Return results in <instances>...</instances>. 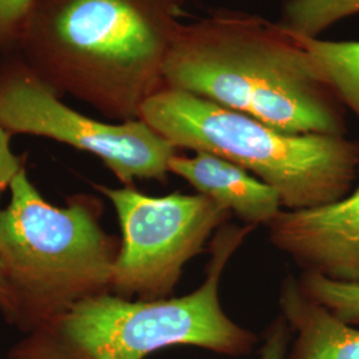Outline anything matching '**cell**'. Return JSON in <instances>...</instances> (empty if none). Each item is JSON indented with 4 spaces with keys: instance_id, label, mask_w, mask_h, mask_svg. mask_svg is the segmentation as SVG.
Wrapping results in <instances>:
<instances>
[{
    "instance_id": "obj_14",
    "label": "cell",
    "mask_w": 359,
    "mask_h": 359,
    "mask_svg": "<svg viewBox=\"0 0 359 359\" xmlns=\"http://www.w3.org/2000/svg\"><path fill=\"white\" fill-rule=\"evenodd\" d=\"M35 0H0V52H13L19 31Z\"/></svg>"
},
{
    "instance_id": "obj_10",
    "label": "cell",
    "mask_w": 359,
    "mask_h": 359,
    "mask_svg": "<svg viewBox=\"0 0 359 359\" xmlns=\"http://www.w3.org/2000/svg\"><path fill=\"white\" fill-rule=\"evenodd\" d=\"M280 309L293 330L286 359H359V329L309 298L293 276L283 283Z\"/></svg>"
},
{
    "instance_id": "obj_16",
    "label": "cell",
    "mask_w": 359,
    "mask_h": 359,
    "mask_svg": "<svg viewBox=\"0 0 359 359\" xmlns=\"http://www.w3.org/2000/svg\"><path fill=\"white\" fill-rule=\"evenodd\" d=\"M11 139L13 135L0 124V197L11 188L15 177L26 168L25 156L13 152Z\"/></svg>"
},
{
    "instance_id": "obj_17",
    "label": "cell",
    "mask_w": 359,
    "mask_h": 359,
    "mask_svg": "<svg viewBox=\"0 0 359 359\" xmlns=\"http://www.w3.org/2000/svg\"><path fill=\"white\" fill-rule=\"evenodd\" d=\"M8 306H10V292H8V286H7L6 278H4L3 271L0 268V313L4 314Z\"/></svg>"
},
{
    "instance_id": "obj_2",
    "label": "cell",
    "mask_w": 359,
    "mask_h": 359,
    "mask_svg": "<svg viewBox=\"0 0 359 359\" xmlns=\"http://www.w3.org/2000/svg\"><path fill=\"white\" fill-rule=\"evenodd\" d=\"M164 84L293 135H346L345 105L280 23L217 10L181 23Z\"/></svg>"
},
{
    "instance_id": "obj_15",
    "label": "cell",
    "mask_w": 359,
    "mask_h": 359,
    "mask_svg": "<svg viewBox=\"0 0 359 359\" xmlns=\"http://www.w3.org/2000/svg\"><path fill=\"white\" fill-rule=\"evenodd\" d=\"M292 339L293 330L283 320V316H280L266 329L257 359H286Z\"/></svg>"
},
{
    "instance_id": "obj_11",
    "label": "cell",
    "mask_w": 359,
    "mask_h": 359,
    "mask_svg": "<svg viewBox=\"0 0 359 359\" xmlns=\"http://www.w3.org/2000/svg\"><path fill=\"white\" fill-rule=\"evenodd\" d=\"M293 35L308 51L325 83L359 118V40L330 41Z\"/></svg>"
},
{
    "instance_id": "obj_7",
    "label": "cell",
    "mask_w": 359,
    "mask_h": 359,
    "mask_svg": "<svg viewBox=\"0 0 359 359\" xmlns=\"http://www.w3.org/2000/svg\"><path fill=\"white\" fill-rule=\"evenodd\" d=\"M0 124L13 136L46 137L96 156L124 187L136 180L165 182L177 154L140 118L112 124L68 107L13 52L0 57Z\"/></svg>"
},
{
    "instance_id": "obj_18",
    "label": "cell",
    "mask_w": 359,
    "mask_h": 359,
    "mask_svg": "<svg viewBox=\"0 0 359 359\" xmlns=\"http://www.w3.org/2000/svg\"><path fill=\"white\" fill-rule=\"evenodd\" d=\"M0 57H1V52H0Z\"/></svg>"
},
{
    "instance_id": "obj_6",
    "label": "cell",
    "mask_w": 359,
    "mask_h": 359,
    "mask_svg": "<svg viewBox=\"0 0 359 359\" xmlns=\"http://www.w3.org/2000/svg\"><path fill=\"white\" fill-rule=\"evenodd\" d=\"M115 209L121 231L111 293L128 299L173 294L184 266L205 250L208 240L231 213L204 194L154 197L135 187L92 185Z\"/></svg>"
},
{
    "instance_id": "obj_1",
    "label": "cell",
    "mask_w": 359,
    "mask_h": 359,
    "mask_svg": "<svg viewBox=\"0 0 359 359\" xmlns=\"http://www.w3.org/2000/svg\"><path fill=\"white\" fill-rule=\"evenodd\" d=\"M188 0H35L13 52L60 96L118 123L163 90Z\"/></svg>"
},
{
    "instance_id": "obj_8",
    "label": "cell",
    "mask_w": 359,
    "mask_h": 359,
    "mask_svg": "<svg viewBox=\"0 0 359 359\" xmlns=\"http://www.w3.org/2000/svg\"><path fill=\"white\" fill-rule=\"evenodd\" d=\"M268 228L270 243L304 273L359 283V181L332 204L283 210Z\"/></svg>"
},
{
    "instance_id": "obj_9",
    "label": "cell",
    "mask_w": 359,
    "mask_h": 359,
    "mask_svg": "<svg viewBox=\"0 0 359 359\" xmlns=\"http://www.w3.org/2000/svg\"><path fill=\"white\" fill-rule=\"evenodd\" d=\"M169 172L188 181L197 193L229 210L244 225L269 226L283 212V201L276 189L216 154H175L169 161Z\"/></svg>"
},
{
    "instance_id": "obj_4",
    "label": "cell",
    "mask_w": 359,
    "mask_h": 359,
    "mask_svg": "<svg viewBox=\"0 0 359 359\" xmlns=\"http://www.w3.org/2000/svg\"><path fill=\"white\" fill-rule=\"evenodd\" d=\"M0 210V268L10 292L4 320L29 333L79 302L111 293L120 241L104 231L102 201L74 194L48 203L26 168Z\"/></svg>"
},
{
    "instance_id": "obj_3",
    "label": "cell",
    "mask_w": 359,
    "mask_h": 359,
    "mask_svg": "<svg viewBox=\"0 0 359 359\" xmlns=\"http://www.w3.org/2000/svg\"><path fill=\"white\" fill-rule=\"evenodd\" d=\"M253 226L224 225L210 243L205 281L164 299L90 297L25 334L7 359H147L167 347L191 346L225 357L249 355L259 338L224 311L219 281Z\"/></svg>"
},
{
    "instance_id": "obj_5",
    "label": "cell",
    "mask_w": 359,
    "mask_h": 359,
    "mask_svg": "<svg viewBox=\"0 0 359 359\" xmlns=\"http://www.w3.org/2000/svg\"><path fill=\"white\" fill-rule=\"evenodd\" d=\"M139 118L177 149L244 168L276 189L287 210L335 203L358 179L359 142L286 133L185 90L164 87L144 103Z\"/></svg>"
},
{
    "instance_id": "obj_13",
    "label": "cell",
    "mask_w": 359,
    "mask_h": 359,
    "mask_svg": "<svg viewBox=\"0 0 359 359\" xmlns=\"http://www.w3.org/2000/svg\"><path fill=\"white\" fill-rule=\"evenodd\" d=\"M301 290L341 321L359 325V283L334 281L316 273L298 278Z\"/></svg>"
},
{
    "instance_id": "obj_12",
    "label": "cell",
    "mask_w": 359,
    "mask_h": 359,
    "mask_svg": "<svg viewBox=\"0 0 359 359\" xmlns=\"http://www.w3.org/2000/svg\"><path fill=\"white\" fill-rule=\"evenodd\" d=\"M359 13V0H285L280 25L295 35L318 38L326 28Z\"/></svg>"
}]
</instances>
